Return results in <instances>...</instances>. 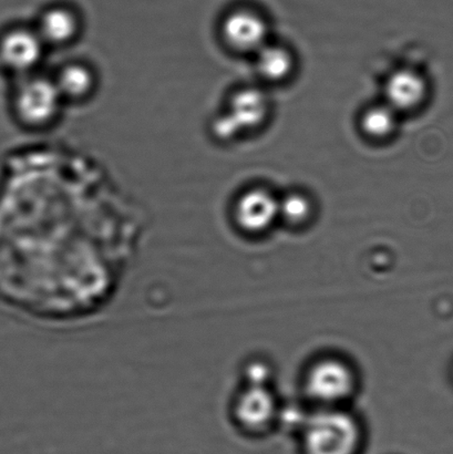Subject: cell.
Masks as SVG:
<instances>
[{
	"mask_svg": "<svg viewBox=\"0 0 453 454\" xmlns=\"http://www.w3.org/2000/svg\"><path fill=\"white\" fill-rule=\"evenodd\" d=\"M51 73H38L17 78L12 90L13 118L29 131H44L60 121L66 108Z\"/></svg>",
	"mask_w": 453,
	"mask_h": 454,
	"instance_id": "obj_1",
	"label": "cell"
},
{
	"mask_svg": "<svg viewBox=\"0 0 453 454\" xmlns=\"http://www.w3.org/2000/svg\"><path fill=\"white\" fill-rule=\"evenodd\" d=\"M361 442L356 420L340 408H326L309 419L304 431L306 454H355Z\"/></svg>",
	"mask_w": 453,
	"mask_h": 454,
	"instance_id": "obj_2",
	"label": "cell"
},
{
	"mask_svg": "<svg viewBox=\"0 0 453 454\" xmlns=\"http://www.w3.org/2000/svg\"><path fill=\"white\" fill-rule=\"evenodd\" d=\"M34 24H15L0 33V68L13 78L43 70L48 53Z\"/></svg>",
	"mask_w": 453,
	"mask_h": 454,
	"instance_id": "obj_3",
	"label": "cell"
},
{
	"mask_svg": "<svg viewBox=\"0 0 453 454\" xmlns=\"http://www.w3.org/2000/svg\"><path fill=\"white\" fill-rule=\"evenodd\" d=\"M33 24L48 51H61L74 46L83 30L82 12L66 2L47 4Z\"/></svg>",
	"mask_w": 453,
	"mask_h": 454,
	"instance_id": "obj_4",
	"label": "cell"
},
{
	"mask_svg": "<svg viewBox=\"0 0 453 454\" xmlns=\"http://www.w3.org/2000/svg\"><path fill=\"white\" fill-rule=\"evenodd\" d=\"M308 393L315 402L327 408H337L353 394L354 373L339 359H324L310 369L308 376Z\"/></svg>",
	"mask_w": 453,
	"mask_h": 454,
	"instance_id": "obj_5",
	"label": "cell"
},
{
	"mask_svg": "<svg viewBox=\"0 0 453 454\" xmlns=\"http://www.w3.org/2000/svg\"><path fill=\"white\" fill-rule=\"evenodd\" d=\"M51 74L66 106L86 104L96 96L99 78L95 67L87 61L62 62Z\"/></svg>",
	"mask_w": 453,
	"mask_h": 454,
	"instance_id": "obj_6",
	"label": "cell"
},
{
	"mask_svg": "<svg viewBox=\"0 0 453 454\" xmlns=\"http://www.w3.org/2000/svg\"><path fill=\"white\" fill-rule=\"evenodd\" d=\"M221 35L229 47L241 52H257L268 39V25L263 17L247 9H238L222 20Z\"/></svg>",
	"mask_w": 453,
	"mask_h": 454,
	"instance_id": "obj_7",
	"label": "cell"
},
{
	"mask_svg": "<svg viewBox=\"0 0 453 454\" xmlns=\"http://www.w3.org/2000/svg\"><path fill=\"white\" fill-rule=\"evenodd\" d=\"M234 215L244 231L260 233L279 217L278 200L264 189L247 191L238 200Z\"/></svg>",
	"mask_w": 453,
	"mask_h": 454,
	"instance_id": "obj_8",
	"label": "cell"
},
{
	"mask_svg": "<svg viewBox=\"0 0 453 454\" xmlns=\"http://www.w3.org/2000/svg\"><path fill=\"white\" fill-rule=\"evenodd\" d=\"M428 91L427 80L423 74L415 70H399L386 82V104L398 114L412 111L424 105Z\"/></svg>",
	"mask_w": 453,
	"mask_h": 454,
	"instance_id": "obj_9",
	"label": "cell"
},
{
	"mask_svg": "<svg viewBox=\"0 0 453 454\" xmlns=\"http://www.w3.org/2000/svg\"><path fill=\"white\" fill-rule=\"evenodd\" d=\"M234 413L246 428H264L277 415V402L268 387L250 386L237 400Z\"/></svg>",
	"mask_w": 453,
	"mask_h": 454,
	"instance_id": "obj_10",
	"label": "cell"
},
{
	"mask_svg": "<svg viewBox=\"0 0 453 454\" xmlns=\"http://www.w3.org/2000/svg\"><path fill=\"white\" fill-rule=\"evenodd\" d=\"M269 114V100L264 92L246 88L235 93L225 114L232 120L239 132L254 129L264 122Z\"/></svg>",
	"mask_w": 453,
	"mask_h": 454,
	"instance_id": "obj_11",
	"label": "cell"
},
{
	"mask_svg": "<svg viewBox=\"0 0 453 454\" xmlns=\"http://www.w3.org/2000/svg\"><path fill=\"white\" fill-rule=\"evenodd\" d=\"M257 53V70L269 82H281L291 74L294 59L286 48L266 43Z\"/></svg>",
	"mask_w": 453,
	"mask_h": 454,
	"instance_id": "obj_12",
	"label": "cell"
},
{
	"mask_svg": "<svg viewBox=\"0 0 453 454\" xmlns=\"http://www.w3.org/2000/svg\"><path fill=\"white\" fill-rule=\"evenodd\" d=\"M398 113L387 104L374 106L367 109L362 117V128L367 136L375 139H385L397 127Z\"/></svg>",
	"mask_w": 453,
	"mask_h": 454,
	"instance_id": "obj_13",
	"label": "cell"
},
{
	"mask_svg": "<svg viewBox=\"0 0 453 454\" xmlns=\"http://www.w3.org/2000/svg\"><path fill=\"white\" fill-rule=\"evenodd\" d=\"M279 217H284L291 223H301L309 219L312 206L309 200L301 193L287 194L285 198L278 200Z\"/></svg>",
	"mask_w": 453,
	"mask_h": 454,
	"instance_id": "obj_14",
	"label": "cell"
},
{
	"mask_svg": "<svg viewBox=\"0 0 453 454\" xmlns=\"http://www.w3.org/2000/svg\"><path fill=\"white\" fill-rule=\"evenodd\" d=\"M269 367L265 364H251V366L246 371V378L247 381L250 382V386L266 387V382L269 381Z\"/></svg>",
	"mask_w": 453,
	"mask_h": 454,
	"instance_id": "obj_15",
	"label": "cell"
}]
</instances>
